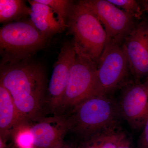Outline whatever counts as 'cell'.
<instances>
[{
    "label": "cell",
    "instance_id": "44dd1931",
    "mask_svg": "<svg viewBox=\"0 0 148 148\" xmlns=\"http://www.w3.org/2000/svg\"><path fill=\"white\" fill-rule=\"evenodd\" d=\"M77 146L75 144L72 143H66L64 142L60 145L53 148H77Z\"/></svg>",
    "mask_w": 148,
    "mask_h": 148
},
{
    "label": "cell",
    "instance_id": "3957f363",
    "mask_svg": "<svg viewBox=\"0 0 148 148\" xmlns=\"http://www.w3.org/2000/svg\"><path fill=\"white\" fill-rule=\"evenodd\" d=\"M67 28L73 37L76 51L88 56L98 65L108 36L101 22L82 1L73 4Z\"/></svg>",
    "mask_w": 148,
    "mask_h": 148
},
{
    "label": "cell",
    "instance_id": "5bb4252c",
    "mask_svg": "<svg viewBox=\"0 0 148 148\" xmlns=\"http://www.w3.org/2000/svg\"><path fill=\"white\" fill-rule=\"evenodd\" d=\"M31 8L21 0H1L0 1V22L10 23L17 21L20 18L30 16Z\"/></svg>",
    "mask_w": 148,
    "mask_h": 148
},
{
    "label": "cell",
    "instance_id": "ac0fdd59",
    "mask_svg": "<svg viewBox=\"0 0 148 148\" xmlns=\"http://www.w3.org/2000/svg\"><path fill=\"white\" fill-rule=\"evenodd\" d=\"M138 139L137 148H148V116Z\"/></svg>",
    "mask_w": 148,
    "mask_h": 148
},
{
    "label": "cell",
    "instance_id": "7c38bea8",
    "mask_svg": "<svg viewBox=\"0 0 148 148\" xmlns=\"http://www.w3.org/2000/svg\"><path fill=\"white\" fill-rule=\"evenodd\" d=\"M32 10L30 20L35 27L47 38L64 31L55 13L49 6L37 0L28 1Z\"/></svg>",
    "mask_w": 148,
    "mask_h": 148
},
{
    "label": "cell",
    "instance_id": "ffe728a7",
    "mask_svg": "<svg viewBox=\"0 0 148 148\" xmlns=\"http://www.w3.org/2000/svg\"><path fill=\"white\" fill-rule=\"evenodd\" d=\"M118 148H132L131 140L127 136L125 137L121 142Z\"/></svg>",
    "mask_w": 148,
    "mask_h": 148
},
{
    "label": "cell",
    "instance_id": "7402d4cb",
    "mask_svg": "<svg viewBox=\"0 0 148 148\" xmlns=\"http://www.w3.org/2000/svg\"><path fill=\"white\" fill-rule=\"evenodd\" d=\"M146 9L148 11V1L146 4Z\"/></svg>",
    "mask_w": 148,
    "mask_h": 148
},
{
    "label": "cell",
    "instance_id": "ba28073f",
    "mask_svg": "<svg viewBox=\"0 0 148 148\" xmlns=\"http://www.w3.org/2000/svg\"><path fill=\"white\" fill-rule=\"evenodd\" d=\"M83 3L104 26L108 38L120 43L135 26L133 18L108 0H86Z\"/></svg>",
    "mask_w": 148,
    "mask_h": 148
},
{
    "label": "cell",
    "instance_id": "8992f818",
    "mask_svg": "<svg viewBox=\"0 0 148 148\" xmlns=\"http://www.w3.org/2000/svg\"><path fill=\"white\" fill-rule=\"evenodd\" d=\"M97 69L98 65L91 58L76 51L58 115L66 114L81 101L93 95Z\"/></svg>",
    "mask_w": 148,
    "mask_h": 148
},
{
    "label": "cell",
    "instance_id": "5b68a950",
    "mask_svg": "<svg viewBox=\"0 0 148 148\" xmlns=\"http://www.w3.org/2000/svg\"><path fill=\"white\" fill-rule=\"evenodd\" d=\"M128 61L120 43L108 38L98 64L93 95L111 96L119 88L127 84Z\"/></svg>",
    "mask_w": 148,
    "mask_h": 148
},
{
    "label": "cell",
    "instance_id": "52a82bcc",
    "mask_svg": "<svg viewBox=\"0 0 148 148\" xmlns=\"http://www.w3.org/2000/svg\"><path fill=\"white\" fill-rule=\"evenodd\" d=\"M76 56L73 42H66L61 47L47 86L45 101V113L58 115L66 91L70 70Z\"/></svg>",
    "mask_w": 148,
    "mask_h": 148
},
{
    "label": "cell",
    "instance_id": "e0dca14e",
    "mask_svg": "<svg viewBox=\"0 0 148 148\" xmlns=\"http://www.w3.org/2000/svg\"><path fill=\"white\" fill-rule=\"evenodd\" d=\"M109 2L116 7L122 8L133 18H140L142 11L136 1L134 0H108Z\"/></svg>",
    "mask_w": 148,
    "mask_h": 148
},
{
    "label": "cell",
    "instance_id": "7a4b0ae2",
    "mask_svg": "<svg viewBox=\"0 0 148 148\" xmlns=\"http://www.w3.org/2000/svg\"><path fill=\"white\" fill-rule=\"evenodd\" d=\"M64 116L69 132L75 135L79 142L106 130L120 128L123 120L118 101L111 96L102 95L88 97Z\"/></svg>",
    "mask_w": 148,
    "mask_h": 148
},
{
    "label": "cell",
    "instance_id": "2e32d148",
    "mask_svg": "<svg viewBox=\"0 0 148 148\" xmlns=\"http://www.w3.org/2000/svg\"><path fill=\"white\" fill-rule=\"evenodd\" d=\"M31 124L21 125L13 132L15 143L20 148L32 147L34 146V135L31 130Z\"/></svg>",
    "mask_w": 148,
    "mask_h": 148
},
{
    "label": "cell",
    "instance_id": "9c48e42d",
    "mask_svg": "<svg viewBox=\"0 0 148 148\" xmlns=\"http://www.w3.org/2000/svg\"><path fill=\"white\" fill-rule=\"evenodd\" d=\"M124 87L118 101L121 112L131 128L139 130L148 116V80L127 83Z\"/></svg>",
    "mask_w": 148,
    "mask_h": 148
},
{
    "label": "cell",
    "instance_id": "d6986e66",
    "mask_svg": "<svg viewBox=\"0 0 148 148\" xmlns=\"http://www.w3.org/2000/svg\"><path fill=\"white\" fill-rule=\"evenodd\" d=\"M98 134L88 140L79 142L77 148H99Z\"/></svg>",
    "mask_w": 148,
    "mask_h": 148
},
{
    "label": "cell",
    "instance_id": "9a60e30c",
    "mask_svg": "<svg viewBox=\"0 0 148 148\" xmlns=\"http://www.w3.org/2000/svg\"><path fill=\"white\" fill-rule=\"evenodd\" d=\"M52 9L64 31L67 27L68 18L73 2L69 0H37Z\"/></svg>",
    "mask_w": 148,
    "mask_h": 148
},
{
    "label": "cell",
    "instance_id": "cb8c5ba5",
    "mask_svg": "<svg viewBox=\"0 0 148 148\" xmlns=\"http://www.w3.org/2000/svg\"><path fill=\"white\" fill-rule=\"evenodd\" d=\"M147 80H148V78L147 79Z\"/></svg>",
    "mask_w": 148,
    "mask_h": 148
},
{
    "label": "cell",
    "instance_id": "603a6c76",
    "mask_svg": "<svg viewBox=\"0 0 148 148\" xmlns=\"http://www.w3.org/2000/svg\"><path fill=\"white\" fill-rule=\"evenodd\" d=\"M33 148V147H29V148Z\"/></svg>",
    "mask_w": 148,
    "mask_h": 148
},
{
    "label": "cell",
    "instance_id": "277c9868",
    "mask_svg": "<svg viewBox=\"0 0 148 148\" xmlns=\"http://www.w3.org/2000/svg\"><path fill=\"white\" fill-rule=\"evenodd\" d=\"M48 38L30 19L5 24L0 29L1 64H13L29 59L45 47Z\"/></svg>",
    "mask_w": 148,
    "mask_h": 148
},
{
    "label": "cell",
    "instance_id": "4fadbf2b",
    "mask_svg": "<svg viewBox=\"0 0 148 148\" xmlns=\"http://www.w3.org/2000/svg\"><path fill=\"white\" fill-rule=\"evenodd\" d=\"M20 125L12 97L8 90L0 84V138L5 140Z\"/></svg>",
    "mask_w": 148,
    "mask_h": 148
},
{
    "label": "cell",
    "instance_id": "8fae6325",
    "mask_svg": "<svg viewBox=\"0 0 148 148\" xmlns=\"http://www.w3.org/2000/svg\"><path fill=\"white\" fill-rule=\"evenodd\" d=\"M34 135V146L38 148H53L63 143L69 132V127L64 115L44 117L31 125Z\"/></svg>",
    "mask_w": 148,
    "mask_h": 148
},
{
    "label": "cell",
    "instance_id": "6da1fadb",
    "mask_svg": "<svg viewBox=\"0 0 148 148\" xmlns=\"http://www.w3.org/2000/svg\"><path fill=\"white\" fill-rule=\"evenodd\" d=\"M0 84L10 93L20 125L31 124L45 117L48 85L41 64L29 58L13 64H1Z\"/></svg>",
    "mask_w": 148,
    "mask_h": 148
},
{
    "label": "cell",
    "instance_id": "30bf717a",
    "mask_svg": "<svg viewBox=\"0 0 148 148\" xmlns=\"http://www.w3.org/2000/svg\"><path fill=\"white\" fill-rule=\"evenodd\" d=\"M122 46L127 57L130 71L140 82L148 78V24L134 26L123 40Z\"/></svg>",
    "mask_w": 148,
    "mask_h": 148
}]
</instances>
